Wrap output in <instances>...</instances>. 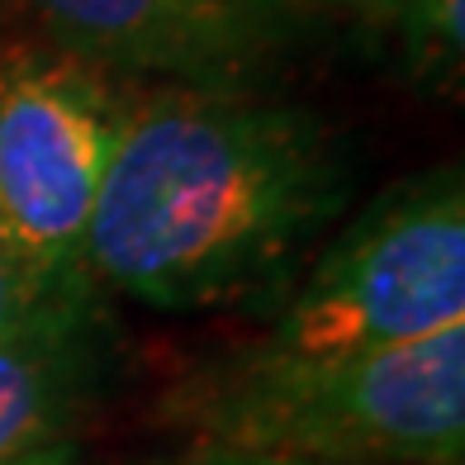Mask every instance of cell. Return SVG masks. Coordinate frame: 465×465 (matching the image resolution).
Wrapping results in <instances>:
<instances>
[{
	"label": "cell",
	"instance_id": "obj_1",
	"mask_svg": "<svg viewBox=\"0 0 465 465\" xmlns=\"http://www.w3.org/2000/svg\"><path fill=\"white\" fill-rule=\"evenodd\" d=\"M342 195L313 114L181 81L119 104L81 266L162 313L238 304L285 281Z\"/></svg>",
	"mask_w": 465,
	"mask_h": 465
},
{
	"label": "cell",
	"instance_id": "obj_2",
	"mask_svg": "<svg viewBox=\"0 0 465 465\" xmlns=\"http://www.w3.org/2000/svg\"><path fill=\"white\" fill-rule=\"evenodd\" d=\"M166 418L195 432V447L309 465H460L465 328L337 361L238 351L181 380Z\"/></svg>",
	"mask_w": 465,
	"mask_h": 465
},
{
	"label": "cell",
	"instance_id": "obj_3",
	"mask_svg": "<svg viewBox=\"0 0 465 465\" xmlns=\"http://www.w3.org/2000/svg\"><path fill=\"white\" fill-rule=\"evenodd\" d=\"M447 328H465V185L456 166L380 195L242 356L337 361Z\"/></svg>",
	"mask_w": 465,
	"mask_h": 465
},
{
	"label": "cell",
	"instance_id": "obj_4",
	"mask_svg": "<svg viewBox=\"0 0 465 465\" xmlns=\"http://www.w3.org/2000/svg\"><path fill=\"white\" fill-rule=\"evenodd\" d=\"M119 100L72 53H0V247L34 276L72 285L114 147Z\"/></svg>",
	"mask_w": 465,
	"mask_h": 465
},
{
	"label": "cell",
	"instance_id": "obj_5",
	"mask_svg": "<svg viewBox=\"0 0 465 465\" xmlns=\"http://www.w3.org/2000/svg\"><path fill=\"white\" fill-rule=\"evenodd\" d=\"M81 62L228 86L290 29V0H25Z\"/></svg>",
	"mask_w": 465,
	"mask_h": 465
},
{
	"label": "cell",
	"instance_id": "obj_6",
	"mask_svg": "<svg viewBox=\"0 0 465 465\" xmlns=\"http://www.w3.org/2000/svg\"><path fill=\"white\" fill-rule=\"evenodd\" d=\"M95 285L67 290L0 342V465H29L67 441L100 371Z\"/></svg>",
	"mask_w": 465,
	"mask_h": 465
},
{
	"label": "cell",
	"instance_id": "obj_7",
	"mask_svg": "<svg viewBox=\"0 0 465 465\" xmlns=\"http://www.w3.org/2000/svg\"><path fill=\"white\" fill-rule=\"evenodd\" d=\"M76 285H95V281H72V285L44 281V276H34L25 262H15L10 252L0 247V342L15 337L19 328H29L48 304H57L62 294L76 290Z\"/></svg>",
	"mask_w": 465,
	"mask_h": 465
},
{
	"label": "cell",
	"instance_id": "obj_8",
	"mask_svg": "<svg viewBox=\"0 0 465 465\" xmlns=\"http://www.w3.org/2000/svg\"><path fill=\"white\" fill-rule=\"evenodd\" d=\"M409 15V38L422 62L456 72L460 62V0H399Z\"/></svg>",
	"mask_w": 465,
	"mask_h": 465
},
{
	"label": "cell",
	"instance_id": "obj_9",
	"mask_svg": "<svg viewBox=\"0 0 465 465\" xmlns=\"http://www.w3.org/2000/svg\"><path fill=\"white\" fill-rule=\"evenodd\" d=\"M172 465H309V460H281V456H257V451H228V447H195L190 456Z\"/></svg>",
	"mask_w": 465,
	"mask_h": 465
},
{
	"label": "cell",
	"instance_id": "obj_10",
	"mask_svg": "<svg viewBox=\"0 0 465 465\" xmlns=\"http://www.w3.org/2000/svg\"><path fill=\"white\" fill-rule=\"evenodd\" d=\"M29 465H72V441H62V447H48L44 456H34Z\"/></svg>",
	"mask_w": 465,
	"mask_h": 465
},
{
	"label": "cell",
	"instance_id": "obj_11",
	"mask_svg": "<svg viewBox=\"0 0 465 465\" xmlns=\"http://www.w3.org/2000/svg\"><path fill=\"white\" fill-rule=\"evenodd\" d=\"M347 5H399V0H347Z\"/></svg>",
	"mask_w": 465,
	"mask_h": 465
}]
</instances>
